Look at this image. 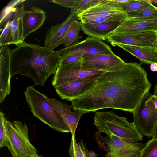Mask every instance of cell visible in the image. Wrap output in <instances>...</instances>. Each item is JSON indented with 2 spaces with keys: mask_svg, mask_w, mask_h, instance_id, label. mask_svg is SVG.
Wrapping results in <instances>:
<instances>
[{
  "mask_svg": "<svg viewBox=\"0 0 157 157\" xmlns=\"http://www.w3.org/2000/svg\"><path fill=\"white\" fill-rule=\"evenodd\" d=\"M152 86L141 64L130 62L96 79L86 93L71 101L73 109L89 112L112 108L132 113Z\"/></svg>",
  "mask_w": 157,
  "mask_h": 157,
  "instance_id": "obj_1",
  "label": "cell"
},
{
  "mask_svg": "<svg viewBox=\"0 0 157 157\" xmlns=\"http://www.w3.org/2000/svg\"><path fill=\"white\" fill-rule=\"evenodd\" d=\"M60 61L58 51L24 42L12 50L11 77L17 75L28 76L35 85L44 86L48 78L55 74Z\"/></svg>",
  "mask_w": 157,
  "mask_h": 157,
  "instance_id": "obj_2",
  "label": "cell"
},
{
  "mask_svg": "<svg viewBox=\"0 0 157 157\" xmlns=\"http://www.w3.org/2000/svg\"><path fill=\"white\" fill-rule=\"evenodd\" d=\"M24 94L26 102L34 117L54 130L62 132H71L62 118L47 101L44 94L31 86L27 87Z\"/></svg>",
  "mask_w": 157,
  "mask_h": 157,
  "instance_id": "obj_3",
  "label": "cell"
},
{
  "mask_svg": "<svg viewBox=\"0 0 157 157\" xmlns=\"http://www.w3.org/2000/svg\"><path fill=\"white\" fill-rule=\"evenodd\" d=\"M93 123L100 133L113 135L131 141L142 140V135L133 123L129 122L124 117L119 116L112 111L96 112Z\"/></svg>",
  "mask_w": 157,
  "mask_h": 157,
  "instance_id": "obj_4",
  "label": "cell"
},
{
  "mask_svg": "<svg viewBox=\"0 0 157 157\" xmlns=\"http://www.w3.org/2000/svg\"><path fill=\"white\" fill-rule=\"evenodd\" d=\"M6 128L12 157H39L37 151L29 138L26 124L19 121L11 122L6 120Z\"/></svg>",
  "mask_w": 157,
  "mask_h": 157,
  "instance_id": "obj_5",
  "label": "cell"
},
{
  "mask_svg": "<svg viewBox=\"0 0 157 157\" xmlns=\"http://www.w3.org/2000/svg\"><path fill=\"white\" fill-rule=\"evenodd\" d=\"M95 136L99 145L107 151L105 157H140L146 145L113 135L103 136L98 132Z\"/></svg>",
  "mask_w": 157,
  "mask_h": 157,
  "instance_id": "obj_6",
  "label": "cell"
},
{
  "mask_svg": "<svg viewBox=\"0 0 157 157\" xmlns=\"http://www.w3.org/2000/svg\"><path fill=\"white\" fill-rule=\"evenodd\" d=\"M153 94L147 93L133 112V123L142 135L153 136L157 122V109L152 99Z\"/></svg>",
  "mask_w": 157,
  "mask_h": 157,
  "instance_id": "obj_7",
  "label": "cell"
},
{
  "mask_svg": "<svg viewBox=\"0 0 157 157\" xmlns=\"http://www.w3.org/2000/svg\"><path fill=\"white\" fill-rule=\"evenodd\" d=\"M83 60L75 63L59 65L52 78V86L55 88L78 79L96 78L105 72L86 67Z\"/></svg>",
  "mask_w": 157,
  "mask_h": 157,
  "instance_id": "obj_8",
  "label": "cell"
},
{
  "mask_svg": "<svg viewBox=\"0 0 157 157\" xmlns=\"http://www.w3.org/2000/svg\"><path fill=\"white\" fill-rule=\"evenodd\" d=\"M58 51L60 57L74 55L83 59L97 55L114 53L110 46L105 42L90 37L73 46L62 48Z\"/></svg>",
  "mask_w": 157,
  "mask_h": 157,
  "instance_id": "obj_9",
  "label": "cell"
},
{
  "mask_svg": "<svg viewBox=\"0 0 157 157\" xmlns=\"http://www.w3.org/2000/svg\"><path fill=\"white\" fill-rule=\"evenodd\" d=\"M106 40L113 46L119 44L157 48V33L155 31L111 34Z\"/></svg>",
  "mask_w": 157,
  "mask_h": 157,
  "instance_id": "obj_10",
  "label": "cell"
},
{
  "mask_svg": "<svg viewBox=\"0 0 157 157\" xmlns=\"http://www.w3.org/2000/svg\"><path fill=\"white\" fill-rule=\"evenodd\" d=\"M96 78L78 79L55 87L62 99L71 101L85 94L94 86Z\"/></svg>",
  "mask_w": 157,
  "mask_h": 157,
  "instance_id": "obj_11",
  "label": "cell"
},
{
  "mask_svg": "<svg viewBox=\"0 0 157 157\" xmlns=\"http://www.w3.org/2000/svg\"><path fill=\"white\" fill-rule=\"evenodd\" d=\"M83 62L87 67L105 71L120 69L127 63L114 53L101 54L83 58Z\"/></svg>",
  "mask_w": 157,
  "mask_h": 157,
  "instance_id": "obj_12",
  "label": "cell"
},
{
  "mask_svg": "<svg viewBox=\"0 0 157 157\" xmlns=\"http://www.w3.org/2000/svg\"><path fill=\"white\" fill-rule=\"evenodd\" d=\"M46 98L59 114L63 119L67 127L70 130L72 136L75 135L78 123L83 115L88 112L81 110L74 109L72 105L61 102L54 98Z\"/></svg>",
  "mask_w": 157,
  "mask_h": 157,
  "instance_id": "obj_13",
  "label": "cell"
},
{
  "mask_svg": "<svg viewBox=\"0 0 157 157\" xmlns=\"http://www.w3.org/2000/svg\"><path fill=\"white\" fill-rule=\"evenodd\" d=\"M0 103L10 95L11 92V60L13 50L8 45L0 47Z\"/></svg>",
  "mask_w": 157,
  "mask_h": 157,
  "instance_id": "obj_14",
  "label": "cell"
},
{
  "mask_svg": "<svg viewBox=\"0 0 157 157\" xmlns=\"http://www.w3.org/2000/svg\"><path fill=\"white\" fill-rule=\"evenodd\" d=\"M157 31V18H128L123 21L111 34Z\"/></svg>",
  "mask_w": 157,
  "mask_h": 157,
  "instance_id": "obj_15",
  "label": "cell"
},
{
  "mask_svg": "<svg viewBox=\"0 0 157 157\" xmlns=\"http://www.w3.org/2000/svg\"><path fill=\"white\" fill-rule=\"evenodd\" d=\"M77 19V16L69 15L62 23L51 26L47 32L44 47L54 51L56 48L62 44L70 25L73 20Z\"/></svg>",
  "mask_w": 157,
  "mask_h": 157,
  "instance_id": "obj_16",
  "label": "cell"
},
{
  "mask_svg": "<svg viewBox=\"0 0 157 157\" xmlns=\"http://www.w3.org/2000/svg\"><path fill=\"white\" fill-rule=\"evenodd\" d=\"M46 19L45 12L36 6L25 10L22 17L24 40L31 33L36 31L44 24Z\"/></svg>",
  "mask_w": 157,
  "mask_h": 157,
  "instance_id": "obj_17",
  "label": "cell"
},
{
  "mask_svg": "<svg viewBox=\"0 0 157 157\" xmlns=\"http://www.w3.org/2000/svg\"><path fill=\"white\" fill-rule=\"evenodd\" d=\"M121 22L113 21L97 23H81V30L88 37L106 40L108 36Z\"/></svg>",
  "mask_w": 157,
  "mask_h": 157,
  "instance_id": "obj_18",
  "label": "cell"
},
{
  "mask_svg": "<svg viewBox=\"0 0 157 157\" xmlns=\"http://www.w3.org/2000/svg\"><path fill=\"white\" fill-rule=\"evenodd\" d=\"M123 12L121 6L115 0H102L100 3L77 16L78 18L85 17H102Z\"/></svg>",
  "mask_w": 157,
  "mask_h": 157,
  "instance_id": "obj_19",
  "label": "cell"
},
{
  "mask_svg": "<svg viewBox=\"0 0 157 157\" xmlns=\"http://www.w3.org/2000/svg\"><path fill=\"white\" fill-rule=\"evenodd\" d=\"M140 60L142 63H157V50L155 48L119 44L117 45Z\"/></svg>",
  "mask_w": 157,
  "mask_h": 157,
  "instance_id": "obj_20",
  "label": "cell"
},
{
  "mask_svg": "<svg viewBox=\"0 0 157 157\" xmlns=\"http://www.w3.org/2000/svg\"><path fill=\"white\" fill-rule=\"evenodd\" d=\"M23 2H22L21 6L16 8L14 17L11 22V44H14L17 47L24 42L23 38L22 17L25 10Z\"/></svg>",
  "mask_w": 157,
  "mask_h": 157,
  "instance_id": "obj_21",
  "label": "cell"
},
{
  "mask_svg": "<svg viewBox=\"0 0 157 157\" xmlns=\"http://www.w3.org/2000/svg\"><path fill=\"white\" fill-rule=\"evenodd\" d=\"M81 30L80 22L77 19L73 20L69 26L62 43L64 48L73 46L79 42L78 36Z\"/></svg>",
  "mask_w": 157,
  "mask_h": 157,
  "instance_id": "obj_22",
  "label": "cell"
},
{
  "mask_svg": "<svg viewBox=\"0 0 157 157\" xmlns=\"http://www.w3.org/2000/svg\"><path fill=\"white\" fill-rule=\"evenodd\" d=\"M128 18L127 13H121L102 17H89L78 18L82 23H97L113 21L122 22Z\"/></svg>",
  "mask_w": 157,
  "mask_h": 157,
  "instance_id": "obj_23",
  "label": "cell"
},
{
  "mask_svg": "<svg viewBox=\"0 0 157 157\" xmlns=\"http://www.w3.org/2000/svg\"><path fill=\"white\" fill-rule=\"evenodd\" d=\"M69 154L70 157H90V151L83 140L77 142L75 136L71 138Z\"/></svg>",
  "mask_w": 157,
  "mask_h": 157,
  "instance_id": "obj_24",
  "label": "cell"
},
{
  "mask_svg": "<svg viewBox=\"0 0 157 157\" xmlns=\"http://www.w3.org/2000/svg\"><path fill=\"white\" fill-rule=\"evenodd\" d=\"M119 4L122 6V11L126 13L151 8L155 6L152 4V1L145 0H130L127 2Z\"/></svg>",
  "mask_w": 157,
  "mask_h": 157,
  "instance_id": "obj_25",
  "label": "cell"
},
{
  "mask_svg": "<svg viewBox=\"0 0 157 157\" xmlns=\"http://www.w3.org/2000/svg\"><path fill=\"white\" fill-rule=\"evenodd\" d=\"M102 0H79L75 8L71 12L69 15L73 16H77L96 5L101 2Z\"/></svg>",
  "mask_w": 157,
  "mask_h": 157,
  "instance_id": "obj_26",
  "label": "cell"
},
{
  "mask_svg": "<svg viewBox=\"0 0 157 157\" xmlns=\"http://www.w3.org/2000/svg\"><path fill=\"white\" fill-rule=\"evenodd\" d=\"M128 18H157V7L127 13Z\"/></svg>",
  "mask_w": 157,
  "mask_h": 157,
  "instance_id": "obj_27",
  "label": "cell"
},
{
  "mask_svg": "<svg viewBox=\"0 0 157 157\" xmlns=\"http://www.w3.org/2000/svg\"><path fill=\"white\" fill-rule=\"evenodd\" d=\"M140 157H157V139L152 138L146 143Z\"/></svg>",
  "mask_w": 157,
  "mask_h": 157,
  "instance_id": "obj_28",
  "label": "cell"
},
{
  "mask_svg": "<svg viewBox=\"0 0 157 157\" xmlns=\"http://www.w3.org/2000/svg\"><path fill=\"white\" fill-rule=\"evenodd\" d=\"M6 119L5 114L2 111L0 112V148L6 146L9 150L10 147L6 128Z\"/></svg>",
  "mask_w": 157,
  "mask_h": 157,
  "instance_id": "obj_29",
  "label": "cell"
},
{
  "mask_svg": "<svg viewBox=\"0 0 157 157\" xmlns=\"http://www.w3.org/2000/svg\"><path fill=\"white\" fill-rule=\"evenodd\" d=\"M10 20L6 24L0 36V47L11 44V32Z\"/></svg>",
  "mask_w": 157,
  "mask_h": 157,
  "instance_id": "obj_30",
  "label": "cell"
},
{
  "mask_svg": "<svg viewBox=\"0 0 157 157\" xmlns=\"http://www.w3.org/2000/svg\"><path fill=\"white\" fill-rule=\"evenodd\" d=\"M49 1L60 5L65 8H70L71 11L75 8L78 2V0H50Z\"/></svg>",
  "mask_w": 157,
  "mask_h": 157,
  "instance_id": "obj_31",
  "label": "cell"
},
{
  "mask_svg": "<svg viewBox=\"0 0 157 157\" xmlns=\"http://www.w3.org/2000/svg\"><path fill=\"white\" fill-rule=\"evenodd\" d=\"M83 59L80 57L69 55L60 57V61L59 65H63L75 63L82 61Z\"/></svg>",
  "mask_w": 157,
  "mask_h": 157,
  "instance_id": "obj_32",
  "label": "cell"
},
{
  "mask_svg": "<svg viewBox=\"0 0 157 157\" xmlns=\"http://www.w3.org/2000/svg\"><path fill=\"white\" fill-rule=\"evenodd\" d=\"M151 70L152 71H157V63H152L150 66Z\"/></svg>",
  "mask_w": 157,
  "mask_h": 157,
  "instance_id": "obj_33",
  "label": "cell"
},
{
  "mask_svg": "<svg viewBox=\"0 0 157 157\" xmlns=\"http://www.w3.org/2000/svg\"><path fill=\"white\" fill-rule=\"evenodd\" d=\"M152 99L157 109V95L154 94H153L152 96Z\"/></svg>",
  "mask_w": 157,
  "mask_h": 157,
  "instance_id": "obj_34",
  "label": "cell"
},
{
  "mask_svg": "<svg viewBox=\"0 0 157 157\" xmlns=\"http://www.w3.org/2000/svg\"><path fill=\"white\" fill-rule=\"evenodd\" d=\"M152 138L157 139V122L155 128L153 136Z\"/></svg>",
  "mask_w": 157,
  "mask_h": 157,
  "instance_id": "obj_35",
  "label": "cell"
},
{
  "mask_svg": "<svg viewBox=\"0 0 157 157\" xmlns=\"http://www.w3.org/2000/svg\"><path fill=\"white\" fill-rule=\"evenodd\" d=\"M130 0H115V1L119 4H122L127 2Z\"/></svg>",
  "mask_w": 157,
  "mask_h": 157,
  "instance_id": "obj_36",
  "label": "cell"
},
{
  "mask_svg": "<svg viewBox=\"0 0 157 157\" xmlns=\"http://www.w3.org/2000/svg\"><path fill=\"white\" fill-rule=\"evenodd\" d=\"M154 94L157 95V84L156 85L154 88Z\"/></svg>",
  "mask_w": 157,
  "mask_h": 157,
  "instance_id": "obj_37",
  "label": "cell"
},
{
  "mask_svg": "<svg viewBox=\"0 0 157 157\" xmlns=\"http://www.w3.org/2000/svg\"><path fill=\"white\" fill-rule=\"evenodd\" d=\"M39 157H44L42 155H39Z\"/></svg>",
  "mask_w": 157,
  "mask_h": 157,
  "instance_id": "obj_38",
  "label": "cell"
},
{
  "mask_svg": "<svg viewBox=\"0 0 157 157\" xmlns=\"http://www.w3.org/2000/svg\"><path fill=\"white\" fill-rule=\"evenodd\" d=\"M156 49H157V48H156Z\"/></svg>",
  "mask_w": 157,
  "mask_h": 157,
  "instance_id": "obj_39",
  "label": "cell"
},
{
  "mask_svg": "<svg viewBox=\"0 0 157 157\" xmlns=\"http://www.w3.org/2000/svg\"><path fill=\"white\" fill-rule=\"evenodd\" d=\"M157 33V31L156 32Z\"/></svg>",
  "mask_w": 157,
  "mask_h": 157,
  "instance_id": "obj_40",
  "label": "cell"
}]
</instances>
